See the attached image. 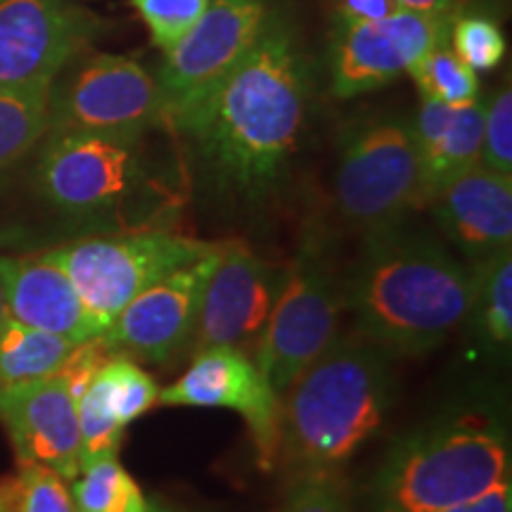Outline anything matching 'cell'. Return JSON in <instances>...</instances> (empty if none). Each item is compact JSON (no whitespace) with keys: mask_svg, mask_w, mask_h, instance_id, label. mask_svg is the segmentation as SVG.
Segmentation results:
<instances>
[{"mask_svg":"<svg viewBox=\"0 0 512 512\" xmlns=\"http://www.w3.org/2000/svg\"><path fill=\"white\" fill-rule=\"evenodd\" d=\"M510 477V441L482 415L448 418L396 439L368 484V512H446Z\"/></svg>","mask_w":512,"mask_h":512,"instance_id":"4","label":"cell"},{"mask_svg":"<svg viewBox=\"0 0 512 512\" xmlns=\"http://www.w3.org/2000/svg\"><path fill=\"white\" fill-rule=\"evenodd\" d=\"M0 422L10 434L17 460L46 465L67 482L79 477V418L74 394L62 375L0 392Z\"/></svg>","mask_w":512,"mask_h":512,"instance_id":"16","label":"cell"},{"mask_svg":"<svg viewBox=\"0 0 512 512\" xmlns=\"http://www.w3.org/2000/svg\"><path fill=\"white\" fill-rule=\"evenodd\" d=\"M475 271V297L467 323L482 337L484 347L508 349L512 342V247L486 256Z\"/></svg>","mask_w":512,"mask_h":512,"instance_id":"21","label":"cell"},{"mask_svg":"<svg viewBox=\"0 0 512 512\" xmlns=\"http://www.w3.org/2000/svg\"><path fill=\"white\" fill-rule=\"evenodd\" d=\"M411 124L420 150L422 174H425L427 202L432 192L448 178L482 164V100L467 102V105H444V102L422 98L420 110Z\"/></svg>","mask_w":512,"mask_h":512,"instance_id":"19","label":"cell"},{"mask_svg":"<svg viewBox=\"0 0 512 512\" xmlns=\"http://www.w3.org/2000/svg\"><path fill=\"white\" fill-rule=\"evenodd\" d=\"M309 67L297 36L275 12L238 67L171 121L197 147L214 183L240 202L278 190L309 110Z\"/></svg>","mask_w":512,"mask_h":512,"instance_id":"1","label":"cell"},{"mask_svg":"<svg viewBox=\"0 0 512 512\" xmlns=\"http://www.w3.org/2000/svg\"><path fill=\"white\" fill-rule=\"evenodd\" d=\"M264 0H209L195 27L164 53L157 83L166 124L214 91L249 53L266 22Z\"/></svg>","mask_w":512,"mask_h":512,"instance_id":"10","label":"cell"},{"mask_svg":"<svg viewBox=\"0 0 512 512\" xmlns=\"http://www.w3.org/2000/svg\"><path fill=\"white\" fill-rule=\"evenodd\" d=\"M150 512H174V510L166 508V505H162V503H155V508H152Z\"/></svg>","mask_w":512,"mask_h":512,"instance_id":"36","label":"cell"},{"mask_svg":"<svg viewBox=\"0 0 512 512\" xmlns=\"http://www.w3.org/2000/svg\"><path fill=\"white\" fill-rule=\"evenodd\" d=\"M441 233L472 264L512 247V176L477 164L432 192Z\"/></svg>","mask_w":512,"mask_h":512,"instance_id":"17","label":"cell"},{"mask_svg":"<svg viewBox=\"0 0 512 512\" xmlns=\"http://www.w3.org/2000/svg\"><path fill=\"white\" fill-rule=\"evenodd\" d=\"M219 245L171 230H140L69 240L43 254L67 273L83 309L102 335L140 292Z\"/></svg>","mask_w":512,"mask_h":512,"instance_id":"6","label":"cell"},{"mask_svg":"<svg viewBox=\"0 0 512 512\" xmlns=\"http://www.w3.org/2000/svg\"><path fill=\"white\" fill-rule=\"evenodd\" d=\"M76 418H79L81 437V467L100 458L117 456L126 427L119 425L107 403L91 380L76 399Z\"/></svg>","mask_w":512,"mask_h":512,"instance_id":"27","label":"cell"},{"mask_svg":"<svg viewBox=\"0 0 512 512\" xmlns=\"http://www.w3.org/2000/svg\"><path fill=\"white\" fill-rule=\"evenodd\" d=\"M10 318L8 313V304H5V294H3V285H0V325Z\"/></svg>","mask_w":512,"mask_h":512,"instance_id":"35","label":"cell"},{"mask_svg":"<svg viewBox=\"0 0 512 512\" xmlns=\"http://www.w3.org/2000/svg\"><path fill=\"white\" fill-rule=\"evenodd\" d=\"M399 12L394 0H335V27L377 22Z\"/></svg>","mask_w":512,"mask_h":512,"instance_id":"32","label":"cell"},{"mask_svg":"<svg viewBox=\"0 0 512 512\" xmlns=\"http://www.w3.org/2000/svg\"><path fill=\"white\" fill-rule=\"evenodd\" d=\"M344 283L318 235H306L254 349V361L283 399L292 382L337 339Z\"/></svg>","mask_w":512,"mask_h":512,"instance_id":"7","label":"cell"},{"mask_svg":"<svg viewBox=\"0 0 512 512\" xmlns=\"http://www.w3.org/2000/svg\"><path fill=\"white\" fill-rule=\"evenodd\" d=\"M475 271L406 221L368 230L344 283L356 332L389 354L422 356L470 318Z\"/></svg>","mask_w":512,"mask_h":512,"instance_id":"2","label":"cell"},{"mask_svg":"<svg viewBox=\"0 0 512 512\" xmlns=\"http://www.w3.org/2000/svg\"><path fill=\"white\" fill-rule=\"evenodd\" d=\"M221 247L223 242L214 252L164 275L131 299L100 335L107 347L159 366L174 361L185 347H190L204 287L219 261Z\"/></svg>","mask_w":512,"mask_h":512,"instance_id":"15","label":"cell"},{"mask_svg":"<svg viewBox=\"0 0 512 512\" xmlns=\"http://www.w3.org/2000/svg\"><path fill=\"white\" fill-rule=\"evenodd\" d=\"M446 512H512V482L510 477L498 482L494 489H489L486 494L472 498L463 505Z\"/></svg>","mask_w":512,"mask_h":512,"instance_id":"33","label":"cell"},{"mask_svg":"<svg viewBox=\"0 0 512 512\" xmlns=\"http://www.w3.org/2000/svg\"><path fill=\"white\" fill-rule=\"evenodd\" d=\"M159 403L176 408H226L245 418L261 467L280 453V396L256 366L254 356L233 347L192 354L185 373L159 392Z\"/></svg>","mask_w":512,"mask_h":512,"instance_id":"14","label":"cell"},{"mask_svg":"<svg viewBox=\"0 0 512 512\" xmlns=\"http://www.w3.org/2000/svg\"><path fill=\"white\" fill-rule=\"evenodd\" d=\"M283 280L285 268L268 264L245 240L223 242L202 294L192 354L214 347L254 354Z\"/></svg>","mask_w":512,"mask_h":512,"instance_id":"13","label":"cell"},{"mask_svg":"<svg viewBox=\"0 0 512 512\" xmlns=\"http://www.w3.org/2000/svg\"><path fill=\"white\" fill-rule=\"evenodd\" d=\"M482 164L512 176V93L508 86L484 102Z\"/></svg>","mask_w":512,"mask_h":512,"instance_id":"31","label":"cell"},{"mask_svg":"<svg viewBox=\"0 0 512 512\" xmlns=\"http://www.w3.org/2000/svg\"><path fill=\"white\" fill-rule=\"evenodd\" d=\"M448 38L453 41V53L475 72H491L503 62L505 36L496 19L484 15H463L451 19Z\"/></svg>","mask_w":512,"mask_h":512,"instance_id":"28","label":"cell"},{"mask_svg":"<svg viewBox=\"0 0 512 512\" xmlns=\"http://www.w3.org/2000/svg\"><path fill=\"white\" fill-rule=\"evenodd\" d=\"M74 347L69 339L8 318L0 325V392L55 375Z\"/></svg>","mask_w":512,"mask_h":512,"instance_id":"20","label":"cell"},{"mask_svg":"<svg viewBox=\"0 0 512 512\" xmlns=\"http://www.w3.org/2000/svg\"><path fill=\"white\" fill-rule=\"evenodd\" d=\"M392 401V354L358 332L339 337L280 399L278 456L292 475H342Z\"/></svg>","mask_w":512,"mask_h":512,"instance_id":"3","label":"cell"},{"mask_svg":"<svg viewBox=\"0 0 512 512\" xmlns=\"http://www.w3.org/2000/svg\"><path fill=\"white\" fill-rule=\"evenodd\" d=\"M166 124L157 76L138 60L112 53H81L50 86L48 133L143 138Z\"/></svg>","mask_w":512,"mask_h":512,"instance_id":"8","label":"cell"},{"mask_svg":"<svg viewBox=\"0 0 512 512\" xmlns=\"http://www.w3.org/2000/svg\"><path fill=\"white\" fill-rule=\"evenodd\" d=\"M283 512H351L342 475H292Z\"/></svg>","mask_w":512,"mask_h":512,"instance_id":"30","label":"cell"},{"mask_svg":"<svg viewBox=\"0 0 512 512\" xmlns=\"http://www.w3.org/2000/svg\"><path fill=\"white\" fill-rule=\"evenodd\" d=\"M102 29L74 0H0V91L50 86Z\"/></svg>","mask_w":512,"mask_h":512,"instance_id":"11","label":"cell"},{"mask_svg":"<svg viewBox=\"0 0 512 512\" xmlns=\"http://www.w3.org/2000/svg\"><path fill=\"white\" fill-rule=\"evenodd\" d=\"M72 498L76 512H150L155 508V501L143 494L117 456L83 465L74 479Z\"/></svg>","mask_w":512,"mask_h":512,"instance_id":"22","label":"cell"},{"mask_svg":"<svg viewBox=\"0 0 512 512\" xmlns=\"http://www.w3.org/2000/svg\"><path fill=\"white\" fill-rule=\"evenodd\" d=\"M0 512H76V508L67 479L46 465L17 460V470L0 477Z\"/></svg>","mask_w":512,"mask_h":512,"instance_id":"25","label":"cell"},{"mask_svg":"<svg viewBox=\"0 0 512 512\" xmlns=\"http://www.w3.org/2000/svg\"><path fill=\"white\" fill-rule=\"evenodd\" d=\"M50 86L0 91V169L19 162L48 136Z\"/></svg>","mask_w":512,"mask_h":512,"instance_id":"23","label":"cell"},{"mask_svg":"<svg viewBox=\"0 0 512 512\" xmlns=\"http://www.w3.org/2000/svg\"><path fill=\"white\" fill-rule=\"evenodd\" d=\"M335 200L344 219L366 233L427 207L411 119L382 114L347 126L339 140Z\"/></svg>","mask_w":512,"mask_h":512,"instance_id":"5","label":"cell"},{"mask_svg":"<svg viewBox=\"0 0 512 512\" xmlns=\"http://www.w3.org/2000/svg\"><path fill=\"white\" fill-rule=\"evenodd\" d=\"M41 195L67 214H102L143 185L140 138L48 133L36 164Z\"/></svg>","mask_w":512,"mask_h":512,"instance_id":"9","label":"cell"},{"mask_svg":"<svg viewBox=\"0 0 512 512\" xmlns=\"http://www.w3.org/2000/svg\"><path fill=\"white\" fill-rule=\"evenodd\" d=\"M131 3L150 31L152 43L166 53L195 27L209 0H131Z\"/></svg>","mask_w":512,"mask_h":512,"instance_id":"29","label":"cell"},{"mask_svg":"<svg viewBox=\"0 0 512 512\" xmlns=\"http://www.w3.org/2000/svg\"><path fill=\"white\" fill-rule=\"evenodd\" d=\"M93 384L114 418L119 420V425L124 427L143 418L152 406L159 403V387L155 377L140 368L136 358L128 354L114 351L95 373Z\"/></svg>","mask_w":512,"mask_h":512,"instance_id":"24","label":"cell"},{"mask_svg":"<svg viewBox=\"0 0 512 512\" xmlns=\"http://www.w3.org/2000/svg\"><path fill=\"white\" fill-rule=\"evenodd\" d=\"M399 10L418 12V15H446L453 17L456 0H394Z\"/></svg>","mask_w":512,"mask_h":512,"instance_id":"34","label":"cell"},{"mask_svg":"<svg viewBox=\"0 0 512 512\" xmlns=\"http://www.w3.org/2000/svg\"><path fill=\"white\" fill-rule=\"evenodd\" d=\"M446 15L399 10L377 22L335 27L330 48V91L339 100L377 91L411 72L451 31Z\"/></svg>","mask_w":512,"mask_h":512,"instance_id":"12","label":"cell"},{"mask_svg":"<svg viewBox=\"0 0 512 512\" xmlns=\"http://www.w3.org/2000/svg\"><path fill=\"white\" fill-rule=\"evenodd\" d=\"M408 76L415 81L422 98L444 105H467L479 100L477 72L467 67L446 43L415 62Z\"/></svg>","mask_w":512,"mask_h":512,"instance_id":"26","label":"cell"},{"mask_svg":"<svg viewBox=\"0 0 512 512\" xmlns=\"http://www.w3.org/2000/svg\"><path fill=\"white\" fill-rule=\"evenodd\" d=\"M0 285L17 323L81 344L100 330L83 309L72 280L46 254L0 256Z\"/></svg>","mask_w":512,"mask_h":512,"instance_id":"18","label":"cell"}]
</instances>
